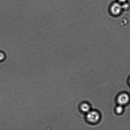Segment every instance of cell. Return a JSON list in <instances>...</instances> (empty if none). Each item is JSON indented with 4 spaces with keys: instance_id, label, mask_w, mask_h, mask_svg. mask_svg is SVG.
<instances>
[{
    "instance_id": "cell-8",
    "label": "cell",
    "mask_w": 130,
    "mask_h": 130,
    "mask_svg": "<svg viewBox=\"0 0 130 130\" xmlns=\"http://www.w3.org/2000/svg\"><path fill=\"white\" fill-rule=\"evenodd\" d=\"M118 1L121 3H125L127 0H118Z\"/></svg>"
},
{
    "instance_id": "cell-2",
    "label": "cell",
    "mask_w": 130,
    "mask_h": 130,
    "mask_svg": "<svg viewBox=\"0 0 130 130\" xmlns=\"http://www.w3.org/2000/svg\"><path fill=\"white\" fill-rule=\"evenodd\" d=\"M122 6L118 3H114L110 7V12L114 16H118L122 10Z\"/></svg>"
},
{
    "instance_id": "cell-1",
    "label": "cell",
    "mask_w": 130,
    "mask_h": 130,
    "mask_svg": "<svg viewBox=\"0 0 130 130\" xmlns=\"http://www.w3.org/2000/svg\"><path fill=\"white\" fill-rule=\"evenodd\" d=\"M86 118L88 121L90 123H96L100 119V116L97 112L95 111H90L87 113Z\"/></svg>"
},
{
    "instance_id": "cell-9",
    "label": "cell",
    "mask_w": 130,
    "mask_h": 130,
    "mask_svg": "<svg viewBox=\"0 0 130 130\" xmlns=\"http://www.w3.org/2000/svg\"><path fill=\"white\" fill-rule=\"evenodd\" d=\"M129 83H130V80H129Z\"/></svg>"
},
{
    "instance_id": "cell-3",
    "label": "cell",
    "mask_w": 130,
    "mask_h": 130,
    "mask_svg": "<svg viewBox=\"0 0 130 130\" xmlns=\"http://www.w3.org/2000/svg\"><path fill=\"white\" fill-rule=\"evenodd\" d=\"M129 100V96L126 94L123 93L121 94L118 98V102L119 105H125L128 103Z\"/></svg>"
},
{
    "instance_id": "cell-6",
    "label": "cell",
    "mask_w": 130,
    "mask_h": 130,
    "mask_svg": "<svg viewBox=\"0 0 130 130\" xmlns=\"http://www.w3.org/2000/svg\"><path fill=\"white\" fill-rule=\"evenodd\" d=\"M5 57L4 53L2 52H0V61H2L4 59Z\"/></svg>"
},
{
    "instance_id": "cell-4",
    "label": "cell",
    "mask_w": 130,
    "mask_h": 130,
    "mask_svg": "<svg viewBox=\"0 0 130 130\" xmlns=\"http://www.w3.org/2000/svg\"><path fill=\"white\" fill-rule=\"evenodd\" d=\"M81 109L83 112L88 113L90 111V107L89 104L86 103H84L81 104Z\"/></svg>"
},
{
    "instance_id": "cell-7",
    "label": "cell",
    "mask_w": 130,
    "mask_h": 130,
    "mask_svg": "<svg viewBox=\"0 0 130 130\" xmlns=\"http://www.w3.org/2000/svg\"><path fill=\"white\" fill-rule=\"evenodd\" d=\"M128 5L126 4H125L123 5V6H122V9H125L128 8Z\"/></svg>"
},
{
    "instance_id": "cell-5",
    "label": "cell",
    "mask_w": 130,
    "mask_h": 130,
    "mask_svg": "<svg viewBox=\"0 0 130 130\" xmlns=\"http://www.w3.org/2000/svg\"><path fill=\"white\" fill-rule=\"evenodd\" d=\"M122 106L123 105H119L116 108V111L118 114H121L123 112V108Z\"/></svg>"
}]
</instances>
